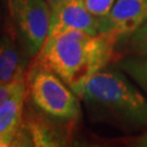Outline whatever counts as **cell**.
<instances>
[{"label":"cell","instance_id":"6da1fadb","mask_svg":"<svg viewBox=\"0 0 147 147\" xmlns=\"http://www.w3.org/2000/svg\"><path fill=\"white\" fill-rule=\"evenodd\" d=\"M74 93L90 119L116 126L125 133L147 131V99L125 75L101 70Z\"/></svg>","mask_w":147,"mask_h":147},{"label":"cell","instance_id":"7a4b0ae2","mask_svg":"<svg viewBox=\"0 0 147 147\" xmlns=\"http://www.w3.org/2000/svg\"><path fill=\"white\" fill-rule=\"evenodd\" d=\"M116 46L105 35L72 30L47 39L33 62L57 74L74 92L113 60Z\"/></svg>","mask_w":147,"mask_h":147},{"label":"cell","instance_id":"3957f363","mask_svg":"<svg viewBox=\"0 0 147 147\" xmlns=\"http://www.w3.org/2000/svg\"><path fill=\"white\" fill-rule=\"evenodd\" d=\"M27 107L71 131L81 117L80 98L57 74L32 62L25 75Z\"/></svg>","mask_w":147,"mask_h":147},{"label":"cell","instance_id":"277c9868","mask_svg":"<svg viewBox=\"0 0 147 147\" xmlns=\"http://www.w3.org/2000/svg\"><path fill=\"white\" fill-rule=\"evenodd\" d=\"M19 35L28 57L34 58L47 40L53 10L46 0H9Z\"/></svg>","mask_w":147,"mask_h":147},{"label":"cell","instance_id":"5b68a950","mask_svg":"<svg viewBox=\"0 0 147 147\" xmlns=\"http://www.w3.org/2000/svg\"><path fill=\"white\" fill-rule=\"evenodd\" d=\"M147 22V0H118L99 18L98 32L117 44Z\"/></svg>","mask_w":147,"mask_h":147},{"label":"cell","instance_id":"8992f818","mask_svg":"<svg viewBox=\"0 0 147 147\" xmlns=\"http://www.w3.org/2000/svg\"><path fill=\"white\" fill-rule=\"evenodd\" d=\"M51 10V27L47 39L72 30L86 32L92 35L99 34V18L87 10L83 0H64Z\"/></svg>","mask_w":147,"mask_h":147},{"label":"cell","instance_id":"52a82bcc","mask_svg":"<svg viewBox=\"0 0 147 147\" xmlns=\"http://www.w3.org/2000/svg\"><path fill=\"white\" fill-rule=\"evenodd\" d=\"M25 100L26 84L24 81L0 108V147L14 145L23 121Z\"/></svg>","mask_w":147,"mask_h":147},{"label":"cell","instance_id":"ba28073f","mask_svg":"<svg viewBox=\"0 0 147 147\" xmlns=\"http://www.w3.org/2000/svg\"><path fill=\"white\" fill-rule=\"evenodd\" d=\"M26 75V64L16 39L9 33L0 37V83H11Z\"/></svg>","mask_w":147,"mask_h":147},{"label":"cell","instance_id":"9c48e42d","mask_svg":"<svg viewBox=\"0 0 147 147\" xmlns=\"http://www.w3.org/2000/svg\"><path fill=\"white\" fill-rule=\"evenodd\" d=\"M119 67L136 82L147 96V58L131 56L121 60Z\"/></svg>","mask_w":147,"mask_h":147},{"label":"cell","instance_id":"30bf717a","mask_svg":"<svg viewBox=\"0 0 147 147\" xmlns=\"http://www.w3.org/2000/svg\"><path fill=\"white\" fill-rule=\"evenodd\" d=\"M120 42H124V45H121V47L125 48L130 55L147 58V22L132 35Z\"/></svg>","mask_w":147,"mask_h":147},{"label":"cell","instance_id":"8fae6325","mask_svg":"<svg viewBox=\"0 0 147 147\" xmlns=\"http://www.w3.org/2000/svg\"><path fill=\"white\" fill-rule=\"evenodd\" d=\"M83 1L87 10L92 14L98 18L106 16L115 3V0H83Z\"/></svg>","mask_w":147,"mask_h":147},{"label":"cell","instance_id":"7c38bea8","mask_svg":"<svg viewBox=\"0 0 147 147\" xmlns=\"http://www.w3.org/2000/svg\"><path fill=\"white\" fill-rule=\"evenodd\" d=\"M25 81V78L20 79L11 83H0V108L5 105V102L16 93L18 87Z\"/></svg>","mask_w":147,"mask_h":147},{"label":"cell","instance_id":"4fadbf2b","mask_svg":"<svg viewBox=\"0 0 147 147\" xmlns=\"http://www.w3.org/2000/svg\"><path fill=\"white\" fill-rule=\"evenodd\" d=\"M48 3H49V5L51 7V9L53 8H55V7H57L58 5H60L61 2H63L64 0H46Z\"/></svg>","mask_w":147,"mask_h":147}]
</instances>
